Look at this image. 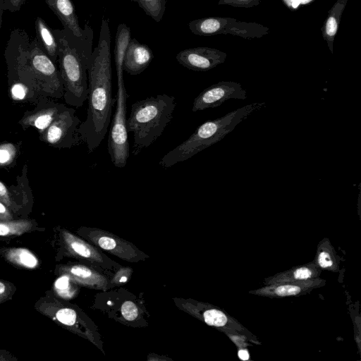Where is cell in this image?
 I'll list each match as a JSON object with an SVG mask.
<instances>
[{
	"mask_svg": "<svg viewBox=\"0 0 361 361\" xmlns=\"http://www.w3.org/2000/svg\"><path fill=\"white\" fill-rule=\"evenodd\" d=\"M35 224L34 221L28 219L0 221V236L20 235L32 231Z\"/></svg>",
	"mask_w": 361,
	"mask_h": 361,
	"instance_id": "cell-18",
	"label": "cell"
},
{
	"mask_svg": "<svg viewBox=\"0 0 361 361\" xmlns=\"http://www.w3.org/2000/svg\"><path fill=\"white\" fill-rule=\"evenodd\" d=\"M126 281V277H125V276L122 277L121 279V282H124Z\"/></svg>",
	"mask_w": 361,
	"mask_h": 361,
	"instance_id": "cell-38",
	"label": "cell"
},
{
	"mask_svg": "<svg viewBox=\"0 0 361 361\" xmlns=\"http://www.w3.org/2000/svg\"><path fill=\"white\" fill-rule=\"evenodd\" d=\"M263 0H219L218 5H227L233 7L251 8L258 6Z\"/></svg>",
	"mask_w": 361,
	"mask_h": 361,
	"instance_id": "cell-27",
	"label": "cell"
},
{
	"mask_svg": "<svg viewBox=\"0 0 361 361\" xmlns=\"http://www.w3.org/2000/svg\"><path fill=\"white\" fill-rule=\"evenodd\" d=\"M314 0H282L285 6L291 11H296L302 6L307 5Z\"/></svg>",
	"mask_w": 361,
	"mask_h": 361,
	"instance_id": "cell-31",
	"label": "cell"
},
{
	"mask_svg": "<svg viewBox=\"0 0 361 361\" xmlns=\"http://www.w3.org/2000/svg\"><path fill=\"white\" fill-rule=\"evenodd\" d=\"M35 30L37 39L46 54L54 63H58V43L52 29L42 18L37 17L35 20Z\"/></svg>",
	"mask_w": 361,
	"mask_h": 361,
	"instance_id": "cell-16",
	"label": "cell"
},
{
	"mask_svg": "<svg viewBox=\"0 0 361 361\" xmlns=\"http://www.w3.org/2000/svg\"><path fill=\"white\" fill-rule=\"evenodd\" d=\"M153 58L152 51L147 45L130 38L125 52L123 69L131 75H138L148 67Z\"/></svg>",
	"mask_w": 361,
	"mask_h": 361,
	"instance_id": "cell-13",
	"label": "cell"
},
{
	"mask_svg": "<svg viewBox=\"0 0 361 361\" xmlns=\"http://www.w3.org/2000/svg\"><path fill=\"white\" fill-rule=\"evenodd\" d=\"M311 271L306 267H301L295 270L293 273V276L297 279H305L311 276Z\"/></svg>",
	"mask_w": 361,
	"mask_h": 361,
	"instance_id": "cell-34",
	"label": "cell"
},
{
	"mask_svg": "<svg viewBox=\"0 0 361 361\" xmlns=\"http://www.w3.org/2000/svg\"><path fill=\"white\" fill-rule=\"evenodd\" d=\"M61 20L63 27L68 28L76 36H81L83 28L79 25L78 18L71 0H44Z\"/></svg>",
	"mask_w": 361,
	"mask_h": 361,
	"instance_id": "cell-14",
	"label": "cell"
},
{
	"mask_svg": "<svg viewBox=\"0 0 361 361\" xmlns=\"http://www.w3.org/2000/svg\"><path fill=\"white\" fill-rule=\"evenodd\" d=\"M11 99L16 101H28L36 102L39 96L33 90L20 82H12L8 83Z\"/></svg>",
	"mask_w": 361,
	"mask_h": 361,
	"instance_id": "cell-20",
	"label": "cell"
},
{
	"mask_svg": "<svg viewBox=\"0 0 361 361\" xmlns=\"http://www.w3.org/2000/svg\"><path fill=\"white\" fill-rule=\"evenodd\" d=\"M76 317L75 312L67 307L57 309L53 316L54 319L66 326H73L75 323Z\"/></svg>",
	"mask_w": 361,
	"mask_h": 361,
	"instance_id": "cell-23",
	"label": "cell"
},
{
	"mask_svg": "<svg viewBox=\"0 0 361 361\" xmlns=\"http://www.w3.org/2000/svg\"><path fill=\"white\" fill-rule=\"evenodd\" d=\"M264 102H255L199 126L185 141L166 153L159 161L163 168L184 161L221 140L252 113L264 106Z\"/></svg>",
	"mask_w": 361,
	"mask_h": 361,
	"instance_id": "cell-4",
	"label": "cell"
},
{
	"mask_svg": "<svg viewBox=\"0 0 361 361\" xmlns=\"http://www.w3.org/2000/svg\"><path fill=\"white\" fill-rule=\"evenodd\" d=\"M20 56L40 97L53 99L63 97L64 89L59 70L46 54L37 38L30 42L26 33L23 35L20 44Z\"/></svg>",
	"mask_w": 361,
	"mask_h": 361,
	"instance_id": "cell-5",
	"label": "cell"
},
{
	"mask_svg": "<svg viewBox=\"0 0 361 361\" xmlns=\"http://www.w3.org/2000/svg\"><path fill=\"white\" fill-rule=\"evenodd\" d=\"M0 255L9 263L21 268L33 269L39 267L38 258L25 247L1 248Z\"/></svg>",
	"mask_w": 361,
	"mask_h": 361,
	"instance_id": "cell-17",
	"label": "cell"
},
{
	"mask_svg": "<svg viewBox=\"0 0 361 361\" xmlns=\"http://www.w3.org/2000/svg\"><path fill=\"white\" fill-rule=\"evenodd\" d=\"M13 219V216L11 211L0 201V221H8Z\"/></svg>",
	"mask_w": 361,
	"mask_h": 361,
	"instance_id": "cell-33",
	"label": "cell"
},
{
	"mask_svg": "<svg viewBox=\"0 0 361 361\" xmlns=\"http://www.w3.org/2000/svg\"><path fill=\"white\" fill-rule=\"evenodd\" d=\"M138 4L145 13L159 23L166 10V0H131Z\"/></svg>",
	"mask_w": 361,
	"mask_h": 361,
	"instance_id": "cell-19",
	"label": "cell"
},
{
	"mask_svg": "<svg viewBox=\"0 0 361 361\" xmlns=\"http://www.w3.org/2000/svg\"><path fill=\"white\" fill-rule=\"evenodd\" d=\"M246 98V91L240 83L221 81L205 88L195 98L192 111L196 112L216 108L231 99L244 100Z\"/></svg>",
	"mask_w": 361,
	"mask_h": 361,
	"instance_id": "cell-9",
	"label": "cell"
},
{
	"mask_svg": "<svg viewBox=\"0 0 361 361\" xmlns=\"http://www.w3.org/2000/svg\"><path fill=\"white\" fill-rule=\"evenodd\" d=\"M16 290L13 283L0 279V304L11 299Z\"/></svg>",
	"mask_w": 361,
	"mask_h": 361,
	"instance_id": "cell-26",
	"label": "cell"
},
{
	"mask_svg": "<svg viewBox=\"0 0 361 361\" xmlns=\"http://www.w3.org/2000/svg\"><path fill=\"white\" fill-rule=\"evenodd\" d=\"M176 106L175 97L166 94L149 97L131 105L126 128L133 135V156H137L161 135L173 118Z\"/></svg>",
	"mask_w": 361,
	"mask_h": 361,
	"instance_id": "cell-3",
	"label": "cell"
},
{
	"mask_svg": "<svg viewBox=\"0 0 361 361\" xmlns=\"http://www.w3.org/2000/svg\"><path fill=\"white\" fill-rule=\"evenodd\" d=\"M17 183L8 186L0 180V201L13 212L20 209L23 205L27 204L30 198H32L26 165L21 175L17 178Z\"/></svg>",
	"mask_w": 361,
	"mask_h": 361,
	"instance_id": "cell-12",
	"label": "cell"
},
{
	"mask_svg": "<svg viewBox=\"0 0 361 361\" xmlns=\"http://www.w3.org/2000/svg\"><path fill=\"white\" fill-rule=\"evenodd\" d=\"M20 145L12 142L0 143V167L12 165L18 156Z\"/></svg>",
	"mask_w": 361,
	"mask_h": 361,
	"instance_id": "cell-21",
	"label": "cell"
},
{
	"mask_svg": "<svg viewBox=\"0 0 361 361\" xmlns=\"http://www.w3.org/2000/svg\"><path fill=\"white\" fill-rule=\"evenodd\" d=\"M318 262L319 265L323 268L331 267L332 265V261L329 255L325 252H322L319 254L318 257Z\"/></svg>",
	"mask_w": 361,
	"mask_h": 361,
	"instance_id": "cell-35",
	"label": "cell"
},
{
	"mask_svg": "<svg viewBox=\"0 0 361 361\" xmlns=\"http://www.w3.org/2000/svg\"><path fill=\"white\" fill-rule=\"evenodd\" d=\"M58 43V63L62 79L63 98L67 104L80 107L87 99L88 70L91 63L94 32L85 23L81 36L71 30L52 29Z\"/></svg>",
	"mask_w": 361,
	"mask_h": 361,
	"instance_id": "cell-2",
	"label": "cell"
},
{
	"mask_svg": "<svg viewBox=\"0 0 361 361\" xmlns=\"http://www.w3.org/2000/svg\"><path fill=\"white\" fill-rule=\"evenodd\" d=\"M190 31L197 35H232L245 39L260 38L269 29L259 23L242 22L228 17L199 18L188 23Z\"/></svg>",
	"mask_w": 361,
	"mask_h": 361,
	"instance_id": "cell-7",
	"label": "cell"
},
{
	"mask_svg": "<svg viewBox=\"0 0 361 361\" xmlns=\"http://www.w3.org/2000/svg\"><path fill=\"white\" fill-rule=\"evenodd\" d=\"M63 238L68 247L75 253L84 257H90L91 252L90 249L82 243L77 240L69 233L63 232Z\"/></svg>",
	"mask_w": 361,
	"mask_h": 361,
	"instance_id": "cell-22",
	"label": "cell"
},
{
	"mask_svg": "<svg viewBox=\"0 0 361 361\" xmlns=\"http://www.w3.org/2000/svg\"><path fill=\"white\" fill-rule=\"evenodd\" d=\"M66 106L63 104L55 102L53 98L41 96L35 108L25 111L18 123L23 129L32 127L40 133L49 126Z\"/></svg>",
	"mask_w": 361,
	"mask_h": 361,
	"instance_id": "cell-11",
	"label": "cell"
},
{
	"mask_svg": "<svg viewBox=\"0 0 361 361\" xmlns=\"http://www.w3.org/2000/svg\"><path fill=\"white\" fill-rule=\"evenodd\" d=\"M276 293L281 296L296 295L300 292V288L293 285H283L276 288Z\"/></svg>",
	"mask_w": 361,
	"mask_h": 361,
	"instance_id": "cell-29",
	"label": "cell"
},
{
	"mask_svg": "<svg viewBox=\"0 0 361 361\" xmlns=\"http://www.w3.org/2000/svg\"><path fill=\"white\" fill-rule=\"evenodd\" d=\"M98 243L102 248L107 250H113L116 245L115 240L106 236L100 238Z\"/></svg>",
	"mask_w": 361,
	"mask_h": 361,
	"instance_id": "cell-32",
	"label": "cell"
},
{
	"mask_svg": "<svg viewBox=\"0 0 361 361\" xmlns=\"http://www.w3.org/2000/svg\"><path fill=\"white\" fill-rule=\"evenodd\" d=\"M26 0H4V11L10 12L19 11Z\"/></svg>",
	"mask_w": 361,
	"mask_h": 361,
	"instance_id": "cell-30",
	"label": "cell"
},
{
	"mask_svg": "<svg viewBox=\"0 0 361 361\" xmlns=\"http://www.w3.org/2000/svg\"><path fill=\"white\" fill-rule=\"evenodd\" d=\"M62 270L63 272L67 273V274L64 275L67 276H72L75 279H85L90 278L92 275V272L90 269L81 266L75 265L66 269L64 268Z\"/></svg>",
	"mask_w": 361,
	"mask_h": 361,
	"instance_id": "cell-25",
	"label": "cell"
},
{
	"mask_svg": "<svg viewBox=\"0 0 361 361\" xmlns=\"http://www.w3.org/2000/svg\"><path fill=\"white\" fill-rule=\"evenodd\" d=\"M111 32L108 20H102L99 42L93 49L88 70V107L86 119L78 128L82 142L88 153L93 152L104 140L111 122L112 106V73Z\"/></svg>",
	"mask_w": 361,
	"mask_h": 361,
	"instance_id": "cell-1",
	"label": "cell"
},
{
	"mask_svg": "<svg viewBox=\"0 0 361 361\" xmlns=\"http://www.w3.org/2000/svg\"><path fill=\"white\" fill-rule=\"evenodd\" d=\"M75 109L66 106L39 138L58 149L71 148L82 142L78 128L81 123Z\"/></svg>",
	"mask_w": 361,
	"mask_h": 361,
	"instance_id": "cell-8",
	"label": "cell"
},
{
	"mask_svg": "<svg viewBox=\"0 0 361 361\" xmlns=\"http://www.w3.org/2000/svg\"><path fill=\"white\" fill-rule=\"evenodd\" d=\"M4 11H5L4 8V0H0V30L2 25V16Z\"/></svg>",
	"mask_w": 361,
	"mask_h": 361,
	"instance_id": "cell-37",
	"label": "cell"
},
{
	"mask_svg": "<svg viewBox=\"0 0 361 361\" xmlns=\"http://www.w3.org/2000/svg\"><path fill=\"white\" fill-rule=\"evenodd\" d=\"M116 111L111 121L108 137V152L113 164L123 168L130 155V146L126 128V102L128 94L124 86L123 78H117Z\"/></svg>",
	"mask_w": 361,
	"mask_h": 361,
	"instance_id": "cell-6",
	"label": "cell"
},
{
	"mask_svg": "<svg viewBox=\"0 0 361 361\" xmlns=\"http://www.w3.org/2000/svg\"><path fill=\"white\" fill-rule=\"evenodd\" d=\"M204 322L211 326H222L227 322V317L221 311L209 310L204 312Z\"/></svg>",
	"mask_w": 361,
	"mask_h": 361,
	"instance_id": "cell-24",
	"label": "cell"
},
{
	"mask_svg": "<svg viewBox=\"0 0 361 361\" xmlns=\"http://www.w3.org/2000/svg\"><path fill=\"white\" fill-rule=\"evenodd\" d=\"M238 357L243 360H247L249 358V354L245 350H240L238 352Z\"/></svg>",
	"mask_w": 361,
	"mask_h": 361,
	"instance_id": "cell-36",
	"label": "cell"
},
{
	"mask_svg": "<svg viewBox=\"0 0 361 361\" xmlns=\"http://www.w3.org/2000/svg\"><path fill=\"white\" fill-rule=\"evenodd\" d=\"M227 54L219 49L200 47L186 49L176 55L177 61L195 71H207L223 63Z\"/></svg>",
	"mask_w": 361,
	"mask_h": 361,
	"instance_id": "cell-10",
	"label": "cell"
},
{
	"mask_svg": "<svg viewBox=\"0 0 361 361\" xmlns=\"http://www.w3.org/2000/svg\"><path fill=\"white\" fill-rule=\"evenodd\" d=\"M121 313L126 320L133 321L137 317L138 310L133 302L126 301L121 306Z\"/></svg>",
	"mask_w": 361,
	"mask_h": 361,
	"instance_id": "cell-28",
	"label": "cell"
},
{
	"mask_svg": "<svg viewBox=\"0 0 361 361\" xmlns=\"http://www.w3.org/2000/svg\"><path fill=\"white\" fill-rule=\"evenodd\" d=\"M348 0H337L328 12L326 18L321 28L322 35L328 48L333 53L334 42L337 34L340 20Z\"/></svg>",
	"mask_w": 361,
	"mask_h": 361,
	"instance_id": "cell-15",
	"label": "cell"
}]
</instances>
